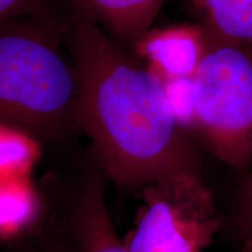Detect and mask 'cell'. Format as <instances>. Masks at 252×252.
I'll use <instances>...</instances> for the list:
<instances>
[{"label":"cell","mask_w":252,"mask_h":252,"mask_svg":"<svg viewBox=\"0 0 252 252\" xmlns=\"http://www.w3.org/2000/svg\"><path fill=\"white\" fill-rule=\"evenodd\" d=\"M230 231L239 252H252V172L236 191Z\"/></svg>","instance_id":"8fae6325"},{"label":"cell","mask_w":252,"mask_h":252,"mask_svg":"<svg viewBox=\"0 0 252 252\" xmlns=\"http://www.w3.org/2000/svg\"><path fill=\"white\" fill-rule=\"evenodd\" d=\"M74 15L89 20L121 46H134L151 30L166 0H70Z\"/></svg>","instance_id":"52a82bcc"},{"label":"cell","mask_w":252,"mask_h":252,"mask_svg":"<svg viewBox=\"0 0 252 252\" xmlns=\"http://www.w3.org/2000/svg\"><path fill=\"white\" fill-rule=\"evenodd\" d=\"M161 81L176 122L186 133H193L196 94L194 77L166 78Z\"/></svg>","instance_id":"7c38bea8"},{"label":"cell","mask_w":252,"mask_h":252,"mask_svg":"<svg viewBox=\"0 0 252 252\" xmlns=\"http://www.w3.org/2000/svg\"><path fill=\"white\" fill-rule=\"evenodd\" d=\"M128 252H207L222 229L214 197L197 171L163 176L141 189Z\"/></svg>","instance_id":"277c9868"},{"label":"cell","mask_w":252,"mask_h":252,"mask_svg":"<svg viewBox=\"0 0 252 252\" xmlns=\"http://www.w3.org/2000/svg\"><path fill=\"white\" fill-rule=\"evenodd\" d=\"M77 76L54 19L37 8L0 24V123L37 139L77 124Z\"/></svg>","instance_id":"7a4b0ae2"},{"label":"cell","mask_w":252,"mask_h":252,"mask_svg":"<svg viewBox=\"0 0 252 252\" xmlns=\"http://www.w3.org/2000/svg\"><path fill=\"white\" fill-rule=\"evenodd\" d=\"M58 252H64V251H58Z\"/></svg>","instance_id":"5bb4252c"},{"label":"cell","mask_w":252,"mask_h":252,"mask_svg":"<svg viewBox=\"0 0 252 252\" xmlns=\"http://www.w3.org/2000/svg\"><path fill=\"white\" fill-rule=\"evenodd\" d=\"M40 210L39 196L30 178L0 184V239L23 234L34 224Z\"/></svg>","instance_id":"9c48e42d"},{"label":"cell","mask_w":252,"mask_h":252,"mask_svg":"<svg viewBox=\"0 0 252 252\" xmlns=\"http://www.w3.org/2000/svg\"><path fill=\"white\" fill-rule=\"evenodd\" d=\"M209 35L202 25L180 24L150 30L134 43L138 56L160 80L194 77L206 55Z\"/></svg>","instance_id":"5b68a950"},{"label":"cell","mask_w":252,"mask_h":252,"mask_svg":"<svg viewBox=\"0 0 252 252\" xmlns=\"http://www.w3.org/2000/svg\"><path fill=\"white\" fill-rule=\"evenodd\" d=\"M210 37L252 53V0H189Z\"/></svg>","instance_id":"ba28073f"},{"label":"cell","mask_w":252,"mask_h":252,"mask_svg":"<svg viewBox=\"0 0 252 252\" xmlns=\"http://www.w3.org/2000/svg\"><path fill=\"white\" fill-rule=\"evenodd\" d=\"M36 6V0H0V24L30 11Z\"/></svg>","instance_id":"4fadbf2b"},{"label":"cell","mask_w":252,"mask_h":252,"mask_svg":"<svg viewBox=\"0 0 252 252\" xmlns=\"http://www.w3.org/2000/svg\"><path fill=\"white\" fill-rule=\"evenodd\" d=\"M77 76V124L106 176L141 188L197 171V156L173 115L162 81L102 28L74 15L64 33Z\"/></svg>","instance_id":"6da1fadb"},{"label":"cell","mask_w":252,"mask_h":252,"mask_svg":"<svg viewBox=\"0 0 252 252\" xmlns=\"http://www.w3.org/2000/svg\"><path fill=\"white\" fill-rule=\"evenodd\" d=\"M40 156L37 138L17 126L0 123V184L30 178Z\"/></svg>","instance_id":"30bf717a"},{"label":"cell","mask_w":252,"mask_h":252,"mask_svg":"<svg viewBox=\"0 0 252 252\" xmlns=\"http://www.w3.org/2000/svg\"><path fill=\"white\" fill-rule=\"evenodd\" d=\"M194 80L193 133L214 157L245 171L252 166V53L209 36Z\"/></svg>","instance_id":"3957f363"},{"label":"cell","mask_w":252,"mask_h":252,"mask_svg":"<svg viewBox=\"0 0 252 252\" xmlns=\"http://www.w3.org/2000/svg\"><path fill=\"white\" fill-rule=\"evenodd\" d=\"M105 176L103 169L88 176L69 204L68 222L77 252H128L106 207Z\"/></svg>","instance_id":"8992f818"}]
</instances>
